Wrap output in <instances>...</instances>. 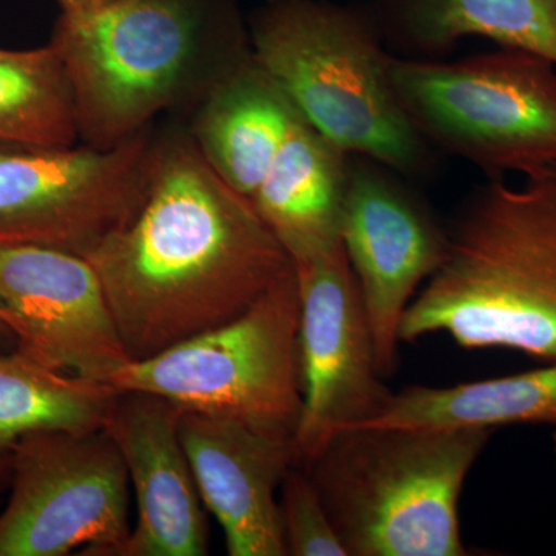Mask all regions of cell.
<instances>
[{
    "instance_id": "6da1fadb",
    "label": "cell",
    "mask_w": 556,
    "mask_h": 556,
    "mask_svg": "<svg viewBox=\"0 0 556 556\" xmlns=\"http://www.w3.org/2000/svg\"><path fill=\"white\" fill-rule=\"evenodd\" d=\"M86 258L131 361L228 324L294 266L254 204L174 118L159 124L137 214Z\"/></svg>"
},
{
    "instance_id": "7a4b0ae2",
    "label": "cell",
    "mask_w": 556,
    "mask_h": 556,
    "mask_svg": "<svg viewBox=\"0 0 556 556\" xmlns=\"http://www.w3.org/2000/svg\"><path fill=\"white\" fill-rule=\"evenodd\" d=\"M49 43L72 84L79 142L102 150L161 115L188 118L252 54L239 0H116L60 14Z\"/></svg>"
},
{
    "instance_id": "3957f363",
    "label": "cell",
    "mask_w": 556,
    "mask_h": 556,
    "mask_svg": "<svg viewBox=\"0 0 556 556\" xmlns=\"http://www.w3.org/2000/svg\"><path fill=\"white\" fill-rule=\"evenodd\" d=\"M447 334L556 362V166L490 179L447 229V251L409 303L401 342Z\"/></svg>"
},
{
    "instance_id": "277c9868",
    "label": "cell",
    "mask_w": 556,
    "mask_h": 556,
    "mask_svg": "<svg viewBox=\"0 0 556 556\" xmlns=\"http://www.w3.org/2000/svg\"><path fill=\"white\" fill-rule=\"evenodd\" d=\"M248 28L258 67L331 144L401 177L431 174L434 150L397 100L393 53L368 5L265 0Z\"/></svg>"
},
{
    "instance_id": "5b68a950",
    "label": "cell",
    "mask_w": 556,
    "mask_h": 556,
    "mask_svg": "<svg viewBox=\"0 0 556 556\" xmlns=\"http://www.w3.org/2000/svg\"><path fill=\"white\" fill-rule=\"evenodd\" d=\"M492 433L348 427L302 467L348 556H468L460 493Z\"/></svg>"
},
{
    "instance_id": "8992f818",
    "label": "cell",
    "mask_w": 556,
    "mask_h": 556,
    "mask_svg": "<svg viewBox=\"0 0 556 556\" xmlns=\"http://www.w3.org/2000/svg\"><path fill=\"white\" fill-rule=\"evenodd\" d=\"M390 75L434 152L490 179L556 166V67L544 58L501 47L456 61L393 54Z\"/></svg>"
},
{
    "instance_id": "52a82bcc",
    "label": "cell",
    "mask_w": 556,
    "mask_h": 556,
    "mask_svg": "<svg viewBox=\"0 0 556 556\" xmlns=\"http://www.w3.org/2000/svg\"><path fill=\"white\" fill-rule=\"evenodd\" d=\"M300 292L294 266L241 316L156 356L127 362L109 380L182 412L295 437L302 413Z\"/></svg>"
},
{
    "instance_id": "ba28073f",
    "label": "cell",
    "mask_w": 556,
    "mask_h": 556,
    "mask_svg": "<svg viewBox=\"0 0 556 556\" xmlns=\"http://www.w3.org/2000/svg\"><path fill=\"white\" fill-rule=\"evenodd\" d=\"M0 508V556H121L129 540L130 479L104 430L38 431L13 452Z\"/></svg>"
},
{
    "instance_id": "9c48e42d",
    "label": "cell",
    "mask_w": 556,
    "mask_h": 556,
    "mask_svg": "<svg viewBox=\"0 0 556 556\" xmlns=\"http://www.w3.org/2000/svg\"><path fill=\"white\" fill-rule=\"evenodd\" d=\"M159 123L112 149L0 148V244L86 257L137 214Z\"/></svg>"
},
{
    "instance_id": "30bf717a",
    "label": "cell",
    "mask_w": 556,
    "mask_h": 556,
    "mask_svg": "<svg viewBox=\"0 0 556 556\" xmlns=\"http://www.w3.org/2000/svg\"><path fill=\"white\" fill-rule=\"evenodd\" d=\"M294 269L302 376L294 441L305 466L338 431L382 416L394 393L380 375L367 309L343 243L294 263Z\"/></svg>"
},
{
    "instance_id": "8fae6325",
    "label": "cell",
    "mask_w": 556,
    "mask_h": 556,
    "mask_svg": "<svg viewBox=\"0 0 556 556\" xmlns=\"http://www.w3.org/2000/svg\"><path fill=\"white\" fill-rule=\"evenodd\" d=\"M399 177L376 161L350 155L340 230L382 376L396 368L405 311L447 251V229Z\"/></svg>"
},
{
    "instance_id": "7c38bea8",
    "label": "cell",
    "mask_w": 556,
    "mask_h": 556,
    "mask_svg": "<svg viewBox=\"0 0 556 556\" xmlns=\"http://www.w3.org/2000/svg\"><path fill=\"white\" fill-rule=\"evenodd\" d=\"M0 309L17 351L46 367L109 383L131 361L100 277L83 255L0 244Z\"/></svg>"
},
{
    "instance_id": "4fadbf2b",
    "label": "cell",
    "mask_w": 556,
    "mask_h": 556,
    "mask_svg": "<svg viewBox=\"0 0 556 556\" xmlns=\"http://www.w3.org/2000/svg\"><path fill=\"white\" fill-rule=\"evenodd\" d=\"M179 437L228 555L288 556L277 492L300 466L294 437L189 412L179 419Z\"/></svg>"
},
{
    "instance_id": "5bb4252c",
    "label": "cell",
    "mask_w": 556,
    "mask_h": 556,
    "mask_svg": "<svg viewBox=\"0 0 556 556\" xmlns=\"http://www.w3.org/2000/svg\"><path fill=\"white\" fill-rule=\"evenodd\" d=\"M182 409L141 391H119L102 430L118 447L138 519L121 556L207 555L199 486L179 437Z\"/></svg>"
},
{
    "instance_id": "9a60e30c",
    "label": "cell",
    "mask_w": 556,
    "mask_h": 556,
    "mask_svg": "<svg viewBox=\"0 0 556 556\" xmlns=\"http://www.w3.org/2000/svg\"><path fill=\"white\" fill-rule=\"evenodd\" d=\"M348 170L350 155L295 110L252 201L292 263L320 257L342 244Z\"/></svg>"
},
{
    "instance_id": "2e32d148",
    "label": "cell",
    "mask_w": 556,
    "mask_h": 556,
    "mask_svg": "<svg viewBox=\"0 0 556 556\" xmlns=\"http://www.w3.org/2000/svg\"><path fill=\"white\" fill-rule=\"evenodd\" d=\"M388 50L442 60L464 39L492 40L556 67V0H371Z\"/></svg>"
},
{
    "instance_id": "e0dca14e",
    "label": "cell",
    "mask_w": 556,
    "mask_h": 556,
    "mask_svg": "<svg viewBox=\"0 0 556 556\" xmlns=\"http://www.w3.org/2000/svg\"><path fill=\"white\" fill-rule=\"evenodd\" d=\"M294 112L251 54L181 123L208 166L252 203Z\"/></svg>"
},
{
    "instance_id": "ac0fdd59",
    "label": "cell",
    "mask_w": 556,
    "mask_h": 556,
    "mask_svg": "<svg viewBox=\"0 0 556 556\" xmlns=\"http://www.w3.org/2000/svg\"><path fill=\"white\" fill-rule=\"evenodd\" d=\"M364 426L413 428H556V362L452 387H408L394 393L382 416Z\"/></svg>"
},
{
    "instance_id": "d6986e66",
    "label": "cell",
    "mask_w": 556,
    "mask_h": 556,
    "mask_svg": "<svg viewBox=\"0 0 556 556\" xmlns=\"http://www.w3.org/2000/svg\"><path fill=\"white\" fill-rule=\"evenodd\" d=\"M119 391L46 367L20 351L0 356V456L38 431L104 427Z\"/></svg>"
},
{
    "instance_id": "ffe728a7",
    "label": "cell",
    "mask_w": 556,
    "mask_h": 556,
    "mask_svg": "<svg viewBox=\"0 0 556 556\" xmlns=\"http://www.w3.org/2000/svg\"><path fill=\"white\" fill-rule=\"evenodd\" d=\"M76 144L75 97L53 47L0 49V148Z\"/></svg>"
},
{
    "instance_id": "44dd1931",
    "label": "cell",
    "mask_w": 556,
    "mask_h": 556,
    "mask_svg": "<svg viewBox=\"0 0 556 556\" xmlns=\"http://www.w3.org/2000/svg\"><path fill=\"white\" fill-rule=\"evenodd\" d=\"M288 556H348L316 485L302 466L292 467L278 495Z\"/></svg>"
},
{
    "instance_id": "7402d4cb",
    "label": "cell",
    "mask_w": 556,
    "mask_h": 556,
    "mask_svg": "<svg viewBox=\"0 0 556 556\" xmlns=\"http://www.w3.org/2000/svg\"><path fill=\"white\" fill-rule=\"evenodd\" d=\"M62 16H86L94 11L112 5L116 0H54Z\"/></svg>"
},
{
    "instance_id": "603a6c76",
    "label": "cell",
    "mask_w": 556,
    "mask_h": 556,
    "mask_svg": "<svg viewBox=\"0 0 556 556\" xmlns=\"http://www.w3.org/2000/svg\"><path fill=\"white\" fill-rule=\"evenodd\" d=\"M11 468H13L11 453L10 455L0 456V495H2L3 490L10 486Z\"/></svg>"
},
{
    "instance_id": "cb8c5ba5",
    "label": "cell",
    "mask_w": 556,
    "mask_h": 556,
    "mask_svg": "<svg viewBox=\"0 0 556 556\" xmlns=\"http://www.w3.org/2000/svg\"><path fill=\"white\" fill-rule=\"evenodd\" d=\"M0 336H10L9 327H7L5 316H3L2 309H0Z\"/></svg>"
},
{
    "instance_id": "d4e9b609",
    "label": "cell",
    "mask_w": 556,
    "mask_h": 556,
    "mask_svg": "<svg viewBox=\"0 0 556 556\" xmlns=\"http://www.w3.org/2000/svg\"><path fill=\"white\" fill-rule=\"evenodd\" d=\"M552 450H554L555 466H556V428H555L554 433H552Z\"/></svg>"
}]
</instances>
